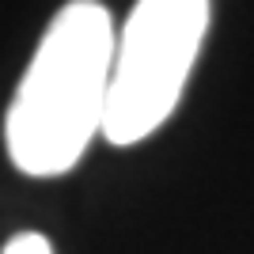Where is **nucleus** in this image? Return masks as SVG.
<instances>
[{"label":"nucleus","instance_id":"f257e3e1","mask_svg":"<svg viewBox=\"0 0 254 254\" xmlns=\"http://www.w3.org/2000/svg\"><path fill=\"white\" fill-rule=\"evenodd\" d=\"M114 34V11L103 0H64L50 15L4 106V156L15 175L64 179L103 140Z\"/></svg>","mask_w":254,"mask_h":254},{"label":"nucleus","instance_id":"f03ea898","mask_svg":"<svg viewBox=\"0 0 254 254\" xmlns=\"http://www.w3.org/2000/svg\"><path fill=\"white\" fill-rule=\"evenodd\" d=\"M216 0H133L114 34L103 144L140 148L179 114L205 53Z\"/></svg>","mask_w":254,"mask_h":254},{"label":"nucleus","instance_id":"7ed1b4c3","mask_svg":"<svg viewBox=\"0 0 254 254\" xmlns=\"http://www.w3.org/2000/svg\"><path fill=\"white\" fill-rule=\"evenodd\" d=\"M0 254H57V247H53V239L46 232H34V228H23V232H15L4 243V251Z\"/></svg>","mask_w":254,"mask_h":254}]
</instances>
